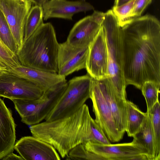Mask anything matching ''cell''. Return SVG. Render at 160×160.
Here are the masks:
<instances>
[{"label":"cell","instance_id":"obj_11","mask_svg":"<svg viewBox=\"0 0 160 160\" xmlns=\"http://www.w3.org/2000/svg\"><path fill=\"white\" fill-rule=\"evenodd\" d=\"M108 58L105 34L101 26L89 47L86 68L92 78L99 80L109 78Z\"/></svg>","mask_w":160,"mask_h":160},{"label":"cell","instance_id":"obj_33","mask_svg":"<svg viewBox=\"0 0 160 160\" xmlns=\"http://www.w3.org/2000/svg\"><path fill=\"white\" fill-rule=\"evenodd\" d=\"M132 0H115L114 6H118L126 3Z\"/></svg>","mask_w":160,"mask_h":160},{"label":"cell","instance_id":"obj_19","mask_svg":"<svg viewBox=\"0 0 160 160\" xmlns=\"http://www.w3.org/2000/svg\"><path fill=\"white\" fill-rule=\"evenodd\" d=\"M146 112V117L139 130L133 137V141L144 150L148 160H154L153 132L150 118Z\"/></svg>","mask_w":160,"mask_h":160},{"label":"cell","instance_id":"obj_7","mask_svg":"<svg viewBox=\"0 0 160 160\" xmlns=\"http://www.w3.org/2000/svg\"><path fill=\"white\" fill-rule=\"evenodd\" d=\"M83 144L86 150L94 154L95 160H148L144 150L133 141L116 144H100L90 141Z\"/></svg>","mask_w":160,"mask_h":160},{"label":"cell","instance_id":"obj_20","mask_svg":"<svg viewBox=\"0 0 160 160\" xmlns=\"http://www.w3.org/2000/svg\"><path fill=\"white\" fill-rule=\"evenodd\" d=\"M127 118L126 132L129 137H133L138 132L147 116L132 102L127 100Z\"/></svg>","mask_w":160,"mask_h":160},{"label":"cell","instance_id":"obj_3","mask_svg":"<svg viewBox=\"0 0 160 160\" xmlns=\"http://www.w3.org/2000/svg\"><path fill=\"white\" fill-rule=\"evenodd\" d=\"M59 48L53 26L43 23L23 42L16 54L22 65L58 73Z\"/></svg>","mask_w":160,"mask_h":160},{"label":"cell","instance_id":"obj_21","mask_svg":"<svg viewBox=\"0 0 160 160\" xmlns=\"http://www.w3.org/2000/svg\"><path fill=\"white\" fill-rule=\"evenodd\" d=\"M43 12L42 7L34 5L32 7L25 22L23 42L43 23Z\"/></svg>","mask_w":160,"mask_h":160},{"label":"cell","instance_id":"obj_23","mask_svg":"<svg viewBox=\"0 0 160 160\" xmlns=\"http://www.w3.org/2000/svg\"><path fill=\"white\" fill-rule=\"evenodd\" d=\"M160 84L152 81L145 82L141 90L147 104V111L150 110L158 101Z\"/></svg>","mask_w":160,"mask_h":160},{"label":"cell","instance_id":"obj_10","mask_svg":"<svg viewBox=\"0 0 160 160\" xmlns=\"http://www.w3.org/2000/svg\"><path fill=\"white\" fill-rule=\"evenodd\" d=\"M32 4L29 0H0V9L10 28L18 51L23 42L25 25Z\"/></svg>","mask_w":160,"mask_h":160},{"label":"cell","instance_id":"obj_18","mask_svg":"<svg viewBox=\"0 0 160 160\" xmlns=\"http://www.w3.org/2000/svg\"><path fill=\"white\" fill-rule=\"evenodd\" d=\"M8 71L28 80L44 91L66 81L65 77L58 73L31 68L21 64Z\"/></svg>","mask_w":160,"mask_h":160},{"label":"cell","instance_id":"obj_24","mask_svg":"<svg viewBox=\"0 0 160 160\" xmlns=\"http://www.w3.org/2000/svg\"><path fill=\"white\" fill-rule=\"evenodd\" d=\"M0 38L5 44L16 54L18 48L5 17L0 9Z\"/></svg>","mask_w":160,"mask_h":160},{"label":"cell","instance_id":"obj_34","mask_svg":"<svg viewBox=\"0 0 160 160\" xmlns=\"http://www.w3.org/2000/svg\"><path fill=\"white\" fill-rule=\"evenodd\" d=\"M4 70H8V69L4 65L0 62V72Z\"/></svg>","mask_w":160,"mask_h":160},{"label":"cell","instance_id":"obj_28","mask_svg":"<svg viewBox=\"0 0 160 160\" xmlns=\"http://www.w3.org/2000/svg\"><path fill=\"white\" fill-rule=\"evenodd\" d=\"M91 134L88 141L100 144L111 143L101 128L92 118L91 120Z\"/></svg>","mask_w":160,"mask_h":160},{"label":"cell","instance_id":"obj_32","mask_svg":"<svg viewBox=\"0 0 160 160\" xmlns=\"http://www.w3.org/2000/svg\"><path fill=\"white\" fill-rule=\"evenodd\" d=\"M35 5L42 6L48 0H29Z\"/></svg>","mask_w":160,"mask_h":160},{"label":"cell","instance_id":"obj_25","mask_svg":"<svg viewBox=\"0 0 160 160\" xmlns=\"http://www.w3.org/2000/svg\"><path fill=\"white\" fill-rule=\"evenodd\" d=\"M0 62L8 70L21 65L17 54L12 51L0 38Z\"/></svg>","mask_w":160,"mask_h":160},{"label":"cell","instance_id":"obj_2","mask_svg":"<svg viewBox=\"0 0 160 160\" xmlns=\"http://www.w3.org/2000/svg\"><path fill=\"white\" fill-rule=\"evenodd\" d=\"M92 118L84 104L70 115L31 125L30 130L33 136L52 146L63 158L74 147L90 140Z\"/></svg>","mask_w":160,"mask_h":160},{"label":"cell","instance_id":"obj_26","mask_svg":"<svg viewBox=\"0 0 160 160\" xmlns=\"http://www.w3.org/2000/svg\"><path fill=\"white\" fill-rule=\"evenodd\" d=\"M135 1L132 0L120 6L113 7L112 10L121 28L132 19L131 15Z\"/></svg>","mask_w":160,"mask_h":160},{"label":"cell","instance_id":"obj_16","mask_svg":"<svg viewBox=\"0 0 160 160\" xmlns=\"http://www.w3.org/2000/svg\"><path fill=\"white\" fill-rule=\"evenodd\" d=\"M101 26L93 21L90 16L86 17L74 25L66 41L76 47H89L94 40Z\"/></svg>","mask_w":160,"mask_h":160},{"label":"cell","instance_id":"obj_30","mask_svg":"<svg viewBox=\"0 0 160 160\" xmlns=\"http://www.w3.org/2000/svg\"><path fill=\"white\" fill-rule=\"evenodd\" d=\"M90 16L93 21L102 26L105 18V13L94 11Z\"/></svg>","mask_w":160,"mask_h":160},{"label":"cell","instance_id":"obj_17","mask_svg":"<svg viewBox=\"0 0 160 160\" xmlns=\"http://www.w3.org/2000/svg\"><path fill=\"white\" fill-rule=\"evenodd\" d=\"M15 128L12 112L0 98V159L13 151Z\"/></svg>","mask_w":160,"mask_h":160},{"label":"cell","instance_id":"obj_15","mask_svg":"<svg viewBox=\"0 0 160 160\" xmlns=\"http://www.w3.org/2000/svg\"><path fill=\"white\" fill-rule=\"evenodd\" d=\"M98 81L118 130L123 137L126 132L127 118V100L122 99L116 95L108 78Z\"/></svg>","mask_w":160,"mask_h":160},{"label":"cell","instance_id":"obj_22","mask_svg":"<svg viewBox=\"0 0 160 160\" xmlns=\"http://www.w3.org/2000/svg\"><path fill=\"white\" fill-rule=\"evenodd\" d=\"M150 118L154 138V160L160 159V104L157 102L147 111Z\"/></svg>","mask_w":160,"mask_h":160},{"label":"cell","instance_id":"obj_13","mask_svg":"<svg viewBox=\"0 0 160 160\" xmlns=\"http://www.w3.org/2000/svg\"><path fill=\"white\" fill-rule=\"evenodd\" d=\"M89 47L73 46L66 41L59 44L58 73L66 77L73 72L85 69Z\"/></svg>","mask_w":160,"mask_h":160},{"label":"cell","instance_id":"obj_9","mask_svg":"<svg viewBox=\"0 0 160 160\" xmlns=\"http://www.w3.org/2000/svg\"><path fill=\"white\" fill-rule=\"evenodd\" d=\"M90 98L92 103L95 121L101 128L108 140L118 142L123 138L118 130L111 112L102 92L98 81L92 78Z\"/></svg>","mask_w":160,"mask_h":160},{"label":"cell","instance_id":"obj_14","mask_svg":"<svg viewBox=\"0 0 160 160\" xmlns=\"http://www.w3.org/2000/svg\"><path fill=\"white\" fill-rule=\"evenodd\" d=\"M42 7L44 20L51 18L72 20L75 14L93 10V7L85 0H48Z\"/></svg>","mask_w":160,"mask_h":160},{"label":"cell","instance_id":"obj_12","mask_svg":"<svg viewBox=\"0 0 160 160\" xmlns=\"http://www.w3.org/2000/svg\"><path fill=\"white\" fill-rule=\"evenodd\" d=\"M15 149L24 160H60L55 148L33 136L22 137L15 143Z\"/></svg>","mask_w":160,"mask_h":160},{"label":"cell","instance_id":"obj_8","mask_svg":"<svg viewBox=\"0 0 160 160\" xmlns=\"http://www.w3.org/2000/svg\"><path fill=\"white\" fill-rule=\"evenodd\" d=\"M44 91L28 80L8 70L0 72V97L12 99L34 100Z\"/></svg>","mask_w":160,"mask_h":160},{"label":"cell","instance_id":"obj_4","mask_svg":"<svg viewBox=\"0 0 160 160\" xmlns=\"http://www.w3.org/2000/svg\"><path fill=\"white\" fill-rule=\"evenodd\" d=\"M105 34L108 58V78L118 98L126 100V87L122 69L121 29L112 9L105 13L102 25Z\"/></svg>","mask_w":160,"mask_h":160},{"label":"cell","instance_id":"obj_29","mask_svg":"<svg viewBox=\"0 0 160 160\" xmlns=\"http://www.w3.org/2000/svg\"><path fill=\"white\" fill-rule=\"evenodd\" d=\"M152 1V0H135L131 13L132 18L141 16L145 8Z\"/></svg>","mask_w":160,"mask_h":160},{"label":"cell","instance_id":"obj_27","mask_svg":"<svg viewBox=\"0 0 160 160\" xmlns=\"http://www.w3.org/2000/svg\"><path fill=\"white\" fill-rule=\"evenodd\" d=\"M65 158L66 160H94L93 154L86 150L83 143L78 144L71 149Z\"/></svg>","mask_w":160,"mask_h":160},{"label":"cell","instance_id":"obj_5","mask_svg":"<svg viewBox=\"0 0 160 160\" xmlns=\"http://www.w3.org/2000/svg\"><path fill=\"white\" fill-rule=\"evenodd\" d=\"M68 86L67 81L61 82L44 91L42 95L34 100L12 99L21 121L28 125L45 119L55 106Z\"/></svg>","mask_w":160,"mask_h":160},{"label":"cell","instance_id":"obj_6","mask_svg":"<svg viewBox=\"0 0 160 160\" xmlns=\"http://www.w3.org/2000/svg\"><path fill=\"white\" fill-rule=\"evenodd\" d=\"M92 78L88 74L70 80L63 93L45 119V121L67 116L79 110L90 98Z\"/></svg>","mask_w":160,"mask_h":160},{"label":"cell","instance_id":"obj_1","mask_svg":"<svg viewBox=\"0 0 160 160\" xmlns=\"http://www.w3.org/2000/svg\"><path fill=\"white\" fill-rule=\"evenodd\" d=\"M124 77L126 85L141 89L152 81L160 84V23L146 15L132 18L121 29Z\"/></svg>","mask_w":160,"mask_h":160},{"label":"cell","instance_id":"obj_31","mask_svg":"<svg viewBox=\"0 0 160 160\" xmlns=\"http://www.w3.org/2000/svg\"><path fill=\"white\" fill-rule=\"evenodd\" d=\"M2 160H24L20 156L17 155L12 152L8 153L3 157Z\"/></svg>","mask_w":160,"mask_h":160}]
</instances>
